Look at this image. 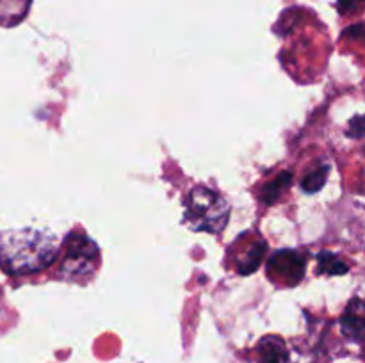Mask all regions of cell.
<instances>
[{
  "mask_svg": "<svg viewBox=\"0 0 365 363\" xmlns=\"http://www.w3.org/2000/svg\"><path fill=\"white\" fill-rule=\"evenodd\" d=\"M59 256L56 235L36 228L4 231L0 237V267L7 274L21 276L43 270Z\"/></svg>",
  "mask_w": 365,
  "mask_h": 363,
  "instance_id": "obj_1",
  "label": "cell"
},
{
  "mask_svg": "<svg viewBox=\"0 0 365 363\" xmlns=\"http://www.w3.org/2000/svg\"><path fill=\"white\" fill-rule=\"evenodd\" d=\"M185 223L195 231L221 233L230 217V205L216 191L196 185L184 199Z\"/></svg>",
  "mask_w": 365,
  "mask_h": 363,
  "instance_id": "obj_2",
  "label": "cell"
},
{
  "mask_svg": "<svg viewBox=\"0 0 365 363\" xmlns=\"http://www.w3.org/2000/svg\"><path fill=\"white\" fill-rule=\"evenodd\" d=\"M98 263V246L84 233H71L64 242L59 278L68 281L88 280Z\"/></svg>",
  "mask_w": 365,
  "mask_h": 363,
  "instance_id": "obj_3",
  "label": "cell"
},
{
  "mask_svg": "<svg viewBox=\"0 0 365 363\" xmlns=\"http://www.w3.org/2000/svg\"><path fill=\"white\" fill-rule=\"evenodd\" d=\"M271 274L278 273L280 280H287L289 285H296L305 274V258L296 251H278L269 260Z\"/></svg>",
  "mask_w": 365,
  "mask_h": 363,
  "instance_id": "obj_4",
  "label": "cell"
},
{
  "mask_svg": "<svg viewBox=\"0 0 365 363\" xmlns=\"http://www.w3.org/2000/svg\"><path fill=\"white\" fill-rule=\"evenodd\" d=\"M364 305L360 299H353L348 305V310L342 315L341 319V327L342 333L349 338V340H355L356 344H360L364 335Z\"/></svg>",
  "mask_w": 365,
  "mask_h": 363,
  "instance_id": "obj_5",
  "label": "cell"
},
{
  "mask_svg": "<svg viewBox=\"0 0 365 363\" xmlns=\"http://www.w3.org/2000/svg\"><path fill=\"white\" fill-rule=\"evenodd\" d=\"M257 358L260 363H287V345L280 337H274V335L264 337L257 345Z\"/></svg>",
  "mask_w": 365,
  "mask_h": 363,
  "instance_id": "obj_6",
  "label": "cell"
},
{
  "mask_svg": "<svg viewBox=\"0 0 365 363\" xmlns=\"http://www.w3.org/2000/svg\"><path fill=\"white\" fill-rule=\"evenodd\" d=\"M267 244L264 241H253L248 248L245 249V255L239 256L237 263H235V269L239 274H252L259 269V265L262 263L264 255H266Z\"/></svg>",
  "mask_w": 365,
  "mask_h": 363,
  "instance_id": "obj_7",
  "label": "cell"
},
{
  "mask_svg": "<svg viewBox=\"0 0 365 363\" xmlns=\"http://www.w3.org/2000/svg\"><path fill=\"white\" fill-rule=\"evenodd\" d=\"M317 265H319V273L330 274V276H341L349 270L348 263L341 256L330 251H323L317 255Z\"/></svg>",
  "mask_w": 365,
  "mask_h": 363,
  "instance_id": "obj_8",
  "label": "cell"
},
{
  "mask_svg": "<svg viewBox=\"0 0 365 363\" xmlns=\"http://www.w3.org/2000/svg\"><path fill=\"white\" fill-rule=\"evenodd\" d=\"M328 173H330V167H328L327 164H321V166L314 167V169H310L309 173L303 177L302 189L305 192H309V194H314V192H317L323 187L324 182H327L328 178Z\"/></svg>",
  "mask_w": 365,
  "mask_h": 363,
  "instance_id": "obj_9",
  "label": "cell"
},
{
  "mask_svg": "<svg viewBox=\"0 0 365 363\" xmlns=\"http://www.w3.org/2000/svg\"><path fill=\"white\" fill-rule=\"evenodd\" d=\"M291 173L289 171H285V173H282L280 177L277 178L274 182H271V184H267L266 187H264V192H262V201L267 203V205H271V203L277 201L278 198H280L282 192L285 191V189L291 185Z\"/></svg>",
  "mask_w": 365,
  "mask_h": 363,
  "instance_id": "obj_10",
  "label": "cell"
}]
</instances>
